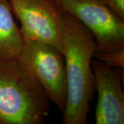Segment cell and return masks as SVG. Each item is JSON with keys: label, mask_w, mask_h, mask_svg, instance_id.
<instances>
[{"label": "cell", "mask_w": 124, "mask_h": 124, "mask_svg": "<svg viewBox=\"0 0 124 124\" xmlns=\"http://www.w3.org/2000/svg\"><path fill=\"white\" fill-rule=\"evenodd\" d=\"M44 88L17 59L0 61L1 124H41L49 115Z\"/></svg>", "instance_id": "2"}, {"label": "cell", "mask_w": 124, "mask_h": 124, "mask_svg": "<svg viewBox=\"0 0 124 124\" xmlns=\"http://www.w3.org/2000/svg\"><path fill=\"white\" fill-rule=\"evenodd\" d=\"M21 23L23 40L36 41L64 51L65 10L54 0H8Z\"/></svg>", "instance_id": "3"}, {"label": "cell", "mask_w": 124, "mask_h": 124, "mask_svg": "<svg viewBox=\"0 0 124 124\" xmlns=\"http://www.w3.org/2000/svg\"><path fill=\"white\" fill-rule=\"evenodd\" d=\"M94 57L108 66L124 68V50L110 53H95Z\"/></svg>", "instance_id": "8"}, {"label": "cell", "mask_w": 124, "mask_h": 124, "mask_svg": "<svg viewBox=\"0 0 124 124\" xmlns=\"http://www.w3.org/2000/svg\"><path fill=\"white\" fill-rule=\"evenodd\" d=\"M64 61L67 97L63 112L65 124H86L95 89L92 59L97 50L93 33L65 10Z\"/></svg>", "instance_id": "1"}, {"label": "cell", "mask_w": 124, "mask_h": 124, "mask_svg": "<svg viewBox=\"0 0 124 124\" xmlns=\"http://www.w3.org/2000/svg\"><path fill=\"white\" fill-rule=\"evenodd\" d=\"M108 8L124 22V0H101Z\"/></svg>", "instance_id": "9"}, {"label": "cell", "mask_w": 124, "mask_h": 124, "mask_svg": "<svg viewBox=\"0 0 124 124\" xmlns=\"http://www.w3.org/2000/svg\"><path fill=\"white\" fill-rule=\"evenodd\" d=\"M32 73L62 114L67 97V85L63 54L50 45L23 41L17 59Z\"/></svg>", "instance_id": "4"}, {"label": "cell", "mask_w": 124, "mask_h": 124, "mask_svg": "<svg viewBox=\"0 0 124 124\" xmlns=\"http://www.w3.org/2000/svg\"><path fill=\"white\" fill-rule=\"evenodd\" d=\"M98 100L95 111L97 124H124V94L121 72L97 59H92Z\"/></svg>", "instance_id": "6"}, {"label": "cell", "mask_w": 124, "mask_h": 124, "mask_svg": "<svg viewBox=\"0 0 124 124\" xmlns=\"http://www.w3.org/2000/svg\"><path fill=\"white\" fill-rule=\"evenodd\" d=\"M62 8L77 18L93 33L95 53L124 50V22L101 0H54Z\"/></svg>", "instance_id": "5"}, {"label": "cell", "mask_w": 124, "mask_h": 124, "mask_svg": "<svg viewBox=\"0 0 124 124\" xmlns=\"http://www.w3.org/2000/svg\"><path fill=\"white\" fill-rule=\"evenodd\" d=\"M23 40L13 17L8 0H0V61L17 59Z\"/></svg>", "instance_id": "7"}, {"label": "cell", "mask_w": 124, "mask_h": 124, "mask_svg": "<svg viewBox=\"0 0 124 124\" xmlns=\"http://www.w3.org/2000/svg\"><path fill=\"white\" fill-rule=\"evenodd\" d=\"M0 124H1V121H0Z\"/></svg>", "instance_id": "10"}]
</instances>
